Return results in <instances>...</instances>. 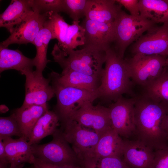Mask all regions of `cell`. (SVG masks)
<instances>
[{
    "label": "cell",
    "instance_id": "cell-14",
    "mask_svg": "<svg viewBox=\"0 0 168 168\" xmlns=\"http://www.w3.org/2000/svg\"><path fill=\"white\" fill-rule=\"evenodd\" d=\"M48 13L40 14L33 12L14 28L10 35L0 43V46L8 48L12 44H33L34 40L46 21Z\"/></svg>",
    "mask_w": 168,
    "mask_h": 168
},
{
    "label": "cell",
    "instance_id": "cell-36",
    "mask_svg": "<svg viewBox=\"0 0 168 168\" xmlns=\"http://www.w3.org/2000/svg\"><path fill=\"white\" fill-rule=\"evenodd\" d=\"M10 165L4 143L2 140L0 139V168H9Z\"/></svg>",
    "mask_w": 168,
    "mask_h": 168
},
{
    "label": "cell",
    "instance_id": "cell-9",
    "mask_svg": "<svg viewBox=\"0 0 168 168\" xmlns=\"http://www.w3.org/2000/svg\"><path fill=\"white\" fill-rule=\"evenodd\" d=\"M134 104V97L122 96L109 107L112 128L125 139H135Z\"/></svg>",
    "mask_w": 168,
    "mask_h": 168
},
{
    "label": "cell",
    "instance_id": "cell-25",
    "mask_svg": "<svg viewBox=\"0 0 168 168\" xmlns=\"http://www.w3.org/2000/svg\"><path fill=\"white\" fill-rule=\"evenodd\" d=\"M51 40H52V33L45 21L33 44L36 49V55L33 58L36 68L34 71L38 74H43V72L47 63L50 61L47 59V54L48 45Z\"/></svg>",
    "mask_w": 168,
    "mask_h": 168
},
{
    "label": "cell",
    "instance_id": "cell-8",
    "mask_svg": "<svg viewBox=\"0 0 168 168\" xmlns=\"http://www.w3.org/2000/svg\"><path fill=\"white\" fill-rule=\"evenodd\" d=\"M167 58L159 55L137 54L126 58L131 79L136 84L145 88L161 74Z\"/></svg>",
    "mask_w": 168,
    "mask_h": 168
},
{
    "label": "cell",
    "instance_id": "cell-20",
    "mask_svg": "<svg viewBox=\"0 0 168 168\" xmlns=\"http://www.w3.org/2000/svg\"><path fill=\"white\" fill-rule=\"evenodd\" d=\"M35 66L34 58L25 56L18 49L12 50L0 46V72L14 69L23 75L28 71L33 70Z\"/></svg>",
    "mask_w": 168,
    "mask_h": 168
},
{
    "label": "cell",
    "instance_id": "cell-3",
    "mask_svg": "<svg viewBox=\"0 0 168 168\" xmlns=\"http://www.w3.org/2000/svg\"><path fill=\"white\" fill-rule=\"evenodd\" d=\"M51 54L54 61L62 69L61 73L70 71L101 77L104 69L106 52L82 48L71 51L66 57L57 44H55Z\"/></svg>",
    "mask_w": 168,
    "mask_h": 168
},
{
    "label": "cell",
    "instance_id": "cell-11",
    "mask_svg": "<svg viewBox=\"0 0 168 168\" xmlns=\"http://www.w3.org/2000/svg\"><path fill=\"white\" fill-rule=\"evenodd\" d=\"M92 103L86 101L81 104L68 119L102 134L112 128L109 109L100 104L94 106Z\"/></svg>",
    "mask_w": 168,
    "mask_h": 168
},
{
    "label": "cell",
    "instance_id": "cell-33",
    "mask_svg": "<svg viewBox=\"0 0 168 168\" xmlns=\"http://www.w3.org/2000/svg\"><path fill=\"white\" fill-rule=\"evenodd\" d=\"M152 168H168V147L154 151Z\"/></svg>",
    "mask_w": 168,
    "mask_h": 168
},
{
    "label": "cell",
    "instance_id": "cell-27",
    "mask_svg": "<svg viewBox=\"0 0 168 168\" xmlns=\"http://www.w3.org/2000/svg\"><path fill=\"white\" fill-rule=\"evenodd\" d=\"M85 31L80 24V21H73L69 25L66 33L65 42L61 49L65 56L72 50L85 43Z\"/></svg>",
    "mask_w": 168,
    "mask_h": 168
},
{
    "label": "cell",
    "instance_id": "cell-23",
    "mask_svg": "<svg viewBox=\"0 0 168 168\" xmlns=\"http://www.w3.org/2000/svg\"><path fill=\"white\" fill-rule=\"evenodd\" d=\"M59 121L58 116L54 111H47L34 125L28 141L30 144H37L45 137L52 135L57 129Z\"/></svg>",
    "mask_w": 168,
    "mask_h": 168
},
{
    "label": "cell",
    "instance_id": "cell-28",
    "mask_svg": "<svg viewBox=\"0 0 168 168\" xmlns=\"http://www.w3.org/2000/svg\"><path fill=\"white\" fill-rule=\"evenodd\" d=\"M46 22L50 28L52 39H56L62 49L64 45L66 35L69 24L58 13L49 12Z\"/></svg>",
    "mask_w": 168,
    "mask_h": 168
},
{
    "label": "cell",
    "instance_id": "cell-1",
    "mask_svg": "<svg viewBox=\"0 0 168 168\" xmlns=\"http://www.w3.org/2000/svg\"><path fill=\"white\" fill-rule=\"evenodd\" d=\"M134 98L135 139L154 151L168 147V141L163 127L168 104L156 101L144 93Z\"/></svg>",
    "mask_w": 168,
    "mask_h": 168
},
{
    "label": "cell",
    "instance_id": "cell-18",
    "mask_svg": "<svg viewBox=\"0 0 168 168\" xmlns=\"http://www.w3.org/2000/svg\"><path fill=\"white\" fill-rule=\"evenodd\" d=\"M30 0H12L0 15V26L11 34L14 28L33 12Z\"/></svg>",
    "mask_w": 168,
    "mask_h": 168
},
{
    "label": "cell",
    "instance_id": "cell-32",
    "mask_svg": "<svg viewBox=\"0 0 168 168\" xmlns=\"http://www.w3.org/2000/svg\"><path fill=\"white\" fill-rule=\"evenodd\" d=\"M14 136L23 137L15 115L12 112L9 116L0 117V138Z\"/></svg>",
    "mask_w": 168,
    "mask_h": 168
},
{
    "label": "cell",
    "instance_id": "cell-15",
    "mask_svg": "<svg viewBox=\"0 0 168 168\" xmlns=\"http://www.w3.org/2000/svg\"><path fill=\"white\" fill-rule=\"evenodd\" d=\"M123 159L130 168H152L154 151L137 139H125Z\"/></svg>",
    "mask_w": 168,
    "mask_h": 168
},
{
    "label": "cell",
    "instance_id": "cell-35",
    "mask_svg": "<svg viewBox=\"0 0 168 168\" xmlns=\"http://www.w3.org/2000/svg\"><path fill=\"white\" fill-rule=\"evenodd\" d=\"M32 164L37 168H83L80 166H59L53 165L43 161L34 156Z\"/></svg>",
    "mask_w": 168,
    "mask_h": 168
},
{
    "label": "cell",
    "instance_id": "cell-24",
    "mask_svg": "<svg viewBox=\"0 0 168 168\" xmlns=\"http://www.w3.org/2000/svg\"><path fill=\"white\" fill-rule=\"evenodd\" d=\"M138 5L141 17L156 24L168 22V0H139Z\"/></svg>",
    "mask_w": 168,
    "mask_h": 168
},
{
    "label": "cell",
    "instance_id": "cell-38",
    "mask_svg": "<svg viewBox=\"0 0 168 168\" xmlns=\"http://www.w3.org/2000/svg\"><path fill=\"white\" fill-rule=\"evenodd\" d=\"M0 112L1 113H5L7 112L9 109L8 108L4 105H1L0 106Z\"/></svg>",
    "mask_w": 168,
    "mask_h": 168
},
{
    "label": "cell",
    "instance_id": "cell-19",
    "mask_svg": "<svg viewBox=\"0 0 168 168\" xmlns=\"http://www.w3.org/2000/svg\"><path fill=\"white\" fill-rule=\"evenodd\" d=\"M4 143L7 155L11 164H32L34 157L31 145L22 137L15 139L12 137L0 138Z\"/></svg>",
    "mask_w": 168,
    "mask_h": 168
},
{
    "label": "cell",
    "instance_id": "cell-39",
    "mask_svg": "<svg viewBox=\"0 0 168 168\" xmlns=\"http://www.w3.org/2000/svg\"><path fill=\"white\" fill-rule=\"evenodd\" d=\"M25 164V163L19 165L11 164L9 168H23Z\"/></svg>",
    "mask_w": 168,
    "mask_h": 168
},
{
    "label": "cell",
    "instance_id": "cell-10",
    "mask_svg": "<svg viewBox=\"0 0 168 168\" xmlns=\"http://www.w3.org/2000/svg\"><path fill=\"white\" fill-rule=\"evenodd\" d=\"M133 55L168 56V22L153 26L131 45Z\"/></svg>",
    "mask_w": 168,
    "mask_h": 168
},
{
    "label": "cell",
    "instance_id": "cell-21",
    "mask_svg": "<svg viewBox=\"0 0 168 168\" xmlns=\"http://www.w3.org/2000/svg\"><path fill=\"white\" fill-rule=\"evenodd\" d=\"M49 110L47 104L33 105L28 107H20L13 112L16 116L24 138L28 141L32 130L35 124L44 113Z\"/></svg>",
    "mask_w": 168,
    "mask_h": 168
},
{
    "label": "cell",
    "instance_id": "cell-2",
    "mask_svg": "<svg viewBox=\"0 0 168 168\" xmlns=\"http://www.w3.org/2000/svg\"><path fill=\"white\" fill-rule=\"evenodd\" d=\"M105 67L98 89L99 98L104 102H114L131 91L132 86L128 66L111 47L106 51Z\"/></svg>",
    "mask_w": 168,
    "mask_h": 168
},
{
    "label": "cell",
    "instance_id": "cell-12",
    "mask_svg": "<svg viewBox=\"0 0 168 168\" xmlns=\"http://www.w3.org/2000/svg\"><path fill=\"white\" fill-rule=\"evenodd\" d=\"M85 31L84 44L86 48L106 52L111 47L115 34V21L105 23L85 17L80 24Z\"/></svg>",
    "mask_w": 168,
    "mask_h": 168
},
{
    "label": "cell",
    "instance_id": "cell-17",
    "mask_svg": "<svg viewBox=\"0 0 168 168\" xmlns=\"http://www.w3.org/2000/svg\"><path fill=\"white\" fill-rule=\"evenodd\" d=\"M116 0H89L85 18L105 23L114 22L122 10Z\"/></svg>",
    "mask_w": 168,
    "mask_h": 168
},
{
    "label": "cell",
    "instance_id": "cell-41",
    "mask_svg": "<svg viewBox=\"0 0 168 168\" xmlns=\"http://www.w3.org/2000/svg\"><path fill=\"white\" fill-rule=\"evenodd\" d=\"M166 65L168 66V58H167V60H166Z\"/></svg>",
    "mask_w": 168,
    "mask_h": 168
},
{
    "label": "cell",
    "instance_id": "cell-29",
    "mask_svg": "<svg viewBox=\"0 0 168 168\" xmlns=\"http://www.w3.org/2000/svg\"><path fill=\"white\" fill-rule=\"evenodd\" d=\"M83 168H130L123 157L110 156L92 158L82 162Z\"/></svg>",
    "mask_w": 168,
    "mask_h": 168
},
{
    "label": "cell",
    "instance_id": "cell-7",
    "mask_svg": "<svg viewBox=\"0 0 168 168\" xmlns=\"http://www.w3.org/2000/svg\"><path fill=\"white\" fill-rule=\"evenodd\" d=\"M63 135L82 163L92 155L101 134L68 119L61 123Z\"/></svg>",
    "mask_w": 168,
    "mask_h": 168
},
{
    "label": "cell",
    "instance_id": "cell-40",
    "mask_svg": "<svg viewBox=\"0 0 168 168\" xmlns=\"http://www.w3.org/2000/svg\"><path fill=\"white\" fill-rule=\"evenodd\" d=\"M31 166L30 167L23 168H37L34 164H31Z\"/></svg>",
    "mask_w": 168,
    "mask_h": 168
},
{
    "label": "cell",
    "instance_id": "cell-16",
    "mask_svg": "<svg viewBox=\"0 0 168 168\" xmlns=\"http://www.w3.org/2000/svg\"><path fill=\"white\" fill-rule=\"evenodd\" d=\"M124 146V139L111 128L101 135L92 155L87 159L110 156L122 157Z\"/></svg>",
    "mask_w": 168,
    "mask_h": 168
},
{
    "label": "cell",
    "instance_id": "cell-6",
    "mask_svg": "<svg viewBox=\"0 0 168 168\" xmlns=\"http://www.w3.org/2000/svg\"><path fill=\"white\" fill-rule=\"evenodd\" d=\"M50 142L31 145L34 156L46 163L59 166H81L80 161L60 129H57Z\"/></svg>",
    "mask_w": 168,
    "mask_h": 168
},
{
    "label": "cell",
    "instance_id": "cell-31",
    "mask_svg": "<svg viewBox=\"0 0 168 168\" xmlns=\"http://www.w3.org/2000/svg\"><path fill=\"white\" fill-rule=\"evenodd\" d=\"M33 11L42 14L64 12V0H30Z\"/></svg>",
    "mask_w": 168,
    "mask_h": 168
},
{
    "label": "cell",
    "instance_id": "cell-34",
    "mask_svg": "<svg viewBox=\"0 0 168 168\" xmlns=\"http://www.w3.org/2000/svg\"><path fill=\"white\" fill-rule=\"evenodd\" d=\"M117 2L123 6L134 16H140L138 0H116Z\"/></svg>",
    "mask_w": 168,
    "mask_h": 168
},
{
    "label": "cell",
    "instance_id": "cell-22",
    "mask_svg": "<svg viewBox=\"0 0 168 168\" xmlns=\"http://www.w3.org/2000/svg\"><path fill=\"white\" fill-rule=\"evenodd\" d=\"M58 82L63 85L91 91L98 90L101 84V77L73 71L59 74L55 72Z\"/></svg>",
    "mask_w": 168,
    "mask_h": 168
},
{
    "label": "cell",
    "instance_id": "cell-37",
    "mask_svg": "<svg viewBox=\"0 0 168 168\" xmlns=\"http://www.w3.org/2000/svg\"><path fill=\"white\" fill-rule=\"evenodd\" d=\"M163 127L168 141V110L163 121Z\"/></svg>",
    "mask_w": 168,
    "mask_h": 168
},
{
    "label": "cell",
    "instance_id": "cell-26",
    "mask_svg": "<svg viewBox=\"0 0 168 168\" xmlns=\"http://www.w3.org/2000/svg\"><path fill=\"white\" fill-rule=\"evenodd\" d=\"M144 88V93L152 99L168 104V66L166 65L160 75Z\"/></svg>",
    "mask_w": 168,
    "mask_h": 168
},
{
    "label": "cell",
    "instance_id": "cell-4",
    "mask_svg": "<svg viewBox=\"0 0 168 168\" xmlns=\"http://www.w3.org/2000/svg\"><path fill=\"white\" fill-rule=\"evenodd\" d=\"M49 76L57 100L54 111L61 123L68 119L81 104L86 101L93 102L100 97L98 89L91 91L63 85L58 81L54 71Z\"/></svg>",
    "mask_w": 168,
    "mask_h": 168
},
{
    "label": "cell",
    "instance_id": "cell-30",
    "mask_svg": "<svg viewBox=\"0 0 168 168\" xmlns=\"http://www.w3.org/2000/svg\"><path fill=\"white\" fill-rule=\"evenodd\" d=\"M89 0H64V12L69 16L73 21H79L84 18L86 14Z\"/></svg>",
    "mask_w": 168,
    "mask_h": 168
},
{
    "label": "cell",
    "instance_id": "cell-13",
    "mask_svg": "<svg viewBox=\"0 0 168 168\" xmlns=\"http://www.w3.org/2000/svg\"><path fill=\"white\" fill-rule=\"evenodd\" d=\"M23 75L26 77L25 95L22 108L47 104V102L55 96L52 86L49 85V78H46L43 74L33 70L26 72Z\"/></svg>",
    "mask_w": 168,
    "mask_h": 168
},
{
    "label": "cell",
    "instance_id": "cell-5",
    "mask_svg": "<svg viewBox=\"0 0 168 168\" xmlns=\"http://www.w3.org/2000/svg\"><path fill=\"white\" fill-rule=\"evenodd\" d=\"M156 25L140 15L133 16L122 10L115 21L114 45L112 47L120 57L124 58L129 45Z\"/></svg>",
    "mask_w": 168,
    "mask_h": 168
}]
</instances>
